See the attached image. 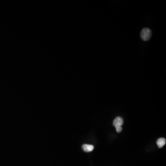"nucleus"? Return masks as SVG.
<instances>
[{
    "label": "nucleus",
    "mask_w": 166,
    "mask_h": 166,
    "mask_svg": "<svg viewBox=\"0 0 166 166\" xmlns=\"http://www.w3.org/2000/svg\"><path fill=\"white\" fill-rule=\"evenodd\" d=\"M152 31L148 28L143 29L141 32V37L144 41H148L152 37Z\"/></svg>",
    "instance_id": "obj_1"
},
{
    "label": "nucleus",
    "mask_w": 166,
    "mask_h": 166,
    "mask_svg": "<svg viewBox=\"0 0 166 166\" xmlns=\"http://www.w3.org/2000/svg\"><path fill=\"white\" fill-rule=\"evenodd\" d=\"M124 123V120L120 117H116L113 120V125L115 127L121 126Z\"/></svg>",
    "instance_id": "obj_2"
},
{
    "label": "nucleus",
    "mask_w": 166,
    "mask_h": 166,
    "mask_svg": "<svg viewBox=\"0 0 166 166\" xmlns=\"http://www.w3.org/2000/svg\"><path fill=\"white\" fill-rule=\"evenodd\" d=\"M82 148L85 152H92L93 151L94 148V147L92 145L85 144L82 146Z\"/></svg>",
    "instance_id": "obj_3"
},
{
    "label": "nucleus",
    "mask_w": 166,
    "mask_h": 166,
    "mask_svg": "<svg viewBox=\"0 0 166 166\" xmlns=\"http://www.w3.org/2000/svg\"><path fill=\"white\" fill-rule=\"evenodd\" d=\"M166 139H164V138H160L157 141L156 144H157L158 147L161 148H162V147L165 145V144H166Z\"/></svg>",
    "instance_id": "obj_4"
},
{
    "label": "nucleus",
    "mask_w": 166,
    "mask_h": 166,
    "mask_svg": "<svg viewBox=\"0 0 166 166\" xmlns=\"http://www.w3.org/2000/svg\"><path fill=\"white\" fill-rule=\"evenodd\" d=\"M115 128H116V131L117 132L120 133L122 131V126H119V127H115Z\"/></svg>",
    "instance_id": "obj_5"
}]
</instances>
